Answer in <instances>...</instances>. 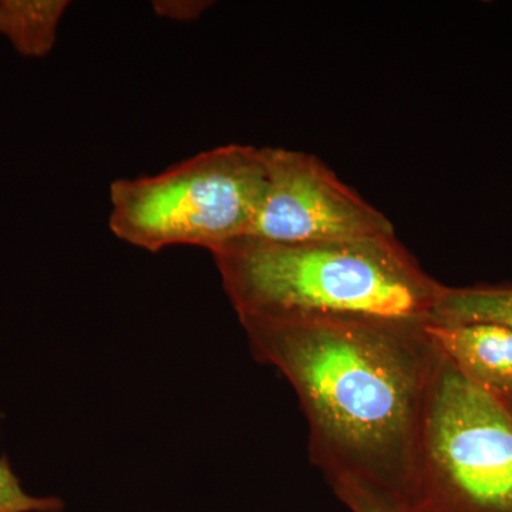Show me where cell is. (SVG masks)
<instances>
[{"instance_id":"1","label":"cell","mask_w":512,"mask_h":512,"mask_svg":"<svg viewBox=\"0 0 512 512\" xmlns=\"http://www.w3.org/2000/svg\"><path fill=\"white\" fill-rule=\"evenodd\" d=\"M429 320L298 316L242 320L252 353L291 383L309 454L329 483L353 481L404 507L440 352Z\"/></svg>"},{"instance_id":"2","label":"cell","mask_w":512,"mask_h":512,"mask_svg":"<svg viewBox=\"0 0 512 512\" xmlns=\"http://www.w3.org/2000/svg\"><path fill=\"white\" fill-rule=\"evenodd\" d=\"M239 319L357 316L431 320L444 285L393 237L271 242L211 252Z\"/></svg>"},{"instance_id":"3","label":"cell","mask_w":512,"mask_h":512,"mask_svg":"<svg viewBox=\"0 0 512 512\" xmlns=\"http://www.w3.org/2000/svg\"><path fill=\"white\" fill-rule=\"evenodd\" d=\"M264 148L228 144L110 187L111 231L133 247L215 249L248 237L264 197Z\"/></svg>"},{"instance_id":"4","label":"cell","mask_w":512,"mask_h":512,"mask_svg":"<svg viewBox=\"0 0 512 512\" xmlns=\"http://www.w3.org/2000/svg\"><path fill=\"white\" fill-rule=\"evenodd\" d=\"M441 355V353H440ZM406 512H512V406L443 355L421 427Z\"/></svg>"},{"instance_id":"5","label":"cell","mask_w":512,"mask_h":512,"mask_svg":"<svg viewBox=\"0 0 512 512\" xmlns=\"http://www.w3.org/2000/svg\"><path fill=\"white\" fill-rule=\"evenodd\" d=\"M264 150L265 192L249 238L309 242L396 235L386 215L318 157L286 148Z\"/></svg>"},{"instance_id":"6","label":"cell","mask_w":512,"mask_h":512,"mask_svg":"<svg viewBox=\"0 0 512 512\" xmlns=\"http://www.w3.org/2000/svg\"><path fill=\"white\" fill-rule=\"evenodd\" d=\"M437 350L461 375L504 399L512 396V328L497 323L424 325Z\"/></svg>"},{"instance_id":"7","label":"cell","mask_w":512,"mask_h":512,"mask_svg":"<svg viewBox=\"0 0 512 512\" xmlns=\"http://www.w3.org/2000/svg\"><path fill=\"white\" fill-rule=\"evenodd\" d=\"M66 0H0V35L20 56L40 59L52 52Z\"/></svg>"},{"instance_id":"8","label":"cell","mask_w":512,"mask_h":512,"mask_svg":"<svg viewBox=\"0 0 512 512\" xmlns=\"http://www.w3.org/2000/svg\"><path fill=\"white\" fill-rule=\"evenodd\" d=\"M431 320L443 325L497 323L512 328V286H443Z\"/></svg>"},{"instance_id":"9","label":"cell","mask_w":512,"mask_h":512,"mask_svg":"<svg viewBox=\"0 0 512 512\" xmlns=\"http://www.w3.org/2000/svg\"><path fill=\"white\" fill-rule=\"evenodd\" d=\"M63 508L60 498L26 493L9 458L0 457V512H60Z\"/></svg>"},{"instance_id":"10","label":"cell","mask_w":512,"mask_h":512,"mask_svg":"<svg viewBox=\"0 0 512 512\" xmlns=\"http://www.w3.org/2000/svg\"><path fill=\"white\" fill-rule=\"evenodd\" d=\"M336 497L352 512H406L383 495L348 480L329 483Z\"/></svg>"},{"instance_id":"11","label":"cell","mask_w":512,"mask_h":512,"mask_svg":"<svg viewBox=\"0 0 512 512\" xmlns=\"http://www.w3.org/2000/svg\"><path fill=\"white\" fill-rule=\"evenodd\" d=\"M208 2H195V0H171V2H156L154 9L163 18L174 20H194L200 18L208 8Z\"/></svg>"},{"instance_id":"12","label":"cell","mask_w":512,"mask_h":512,"mask_svg":"<svg viewBox=\"0 0 512 512\" xmlns=\"http://www.w3.org/2000/svg\"><path fill=\"white\" fill-rule=\"evenodd\" d=\"M508 402H510L511 406H512V396L510 397V399H507Z\"/></svg>"}]
</instances>
